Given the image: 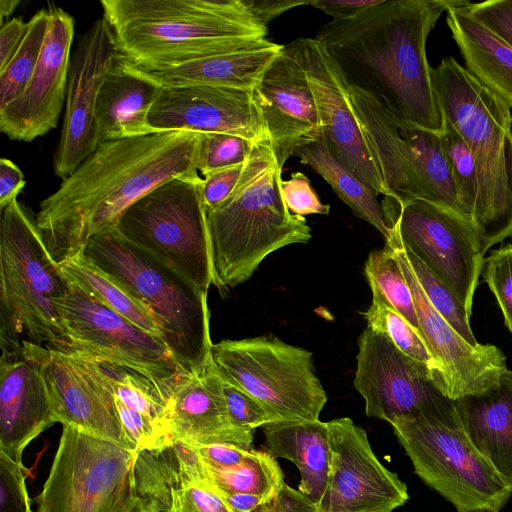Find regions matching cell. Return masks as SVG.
Here are the masks:
<instances>
[{"label": "cell", "instance_id": "6da1fadb", "mask_svg": "<svg viewBox=\"0 0 512 512\" xmlns=\"http://www.w3.org/2000/svg\"><path fill=\"white\" fill-rule=\"evenodd\" d=\"M467 2L381 0L353 19L326 23L315 39L346 84L396 118L441 133L444 119L425 46L440 15Z\"/></svg>", "mask_w": 512, "mask_h": 512}, {"label": "cell", "instance_id": "7a4b0ae2", "mask_svg": "<svg viewBox=\"0 0 512 512\" xmlns=\"http://www.w3.org/2000/svg\"><path fill=\"white\" fill-rule=\"evenodd\" d=\"M199 139L196 132L166 131L101 142L39 204L35 222L53 259L59 263L80 252L155 187L200 175Z\"/></svg>", "mask_w": 512, "mask_h": 512}, {"label": "cell", "instance_id": "3957f363", "mask_svg": "<svg viewBox=\"0 0 512 512\" xmlns=\"http://www.w3.org/2000/svg\"><path fill=\"white\" fill-rule=\"evenodd\" d=\"M122 58L161 68L233 52L266 37L242 0H101Z\"/></svg>", "mask_w": 512, "mask_h": 512}, {"label": "cell", "instance_id": "277c9868", "mask_svg": "<svg viewBox=\"0 0 512 512\" xmlns=\"http://www.w3.org/2000/svg\"><path fill=\"white\" fill-rule=\"evenodd\" d=\"M444 121L475 160L478 198L471 217L481 252L512 236L511 107L453 57L431 69Z\"/></svg>", "mask_w": 512, "mask_h": 512}, {"label": "cell", "instance_id": "5b68a950", "mask_svg": "<svg viewBox=\"0 0 512 512\" xmlns=\"http://www.w3.org/2000/svg\"><path fill=\"white\" fill-rule=\"evenodd\" d=\"M281 171L268 140L255 143L232 194L206 212L213 285L220 290L247 281L272 252L311 239L305 218L284 202Z\"/></svg>", "mask_w": 512, "mask_h": 512}, {"label": "cell", "instance_id": "8992f818", "mask_svg": "<svg viewBox=\"0 0 512 512\" xmlns=\"http://www.w3.org/2000/svg\"><path fill=\"white\" fill-rule=\"evenodd\" d=\"M82 251L149 311L186 374L212 360L208 293L127 241L115 227L92 235Z\"/></svg>", "mask_w": 512, "mask_h": 512}, {"label": "cell", "instance_id": "52a82bcc", "mask_svg": "<svg viewBox=\"0 0 512 512\" xmlns=\"http://www.w3.org/2000/svg\"><path fill=\"white\" fill-rule=\"evenodd\" d=\"M67 278L49 253L35 220L16 200L0 208L1 357L22 342L56 348L63 339L57 302Z\"/></svg>", "mask_w": 512, "mask_h": 512}, {"label": "cell", "instance_id": "ba28073f", "mask_svg": "<svg viewBox=\"0 0 512 512\" xmlns=\"http://www.w3.org/2000/svg\"><path fill=\"white\" fill-rule=\"evenodd\" d=\"M115 228L205 293L214 282L202 177H176L128 207Z\"/></svg>", "mask_w": 512, "mask_h": 512}, {"label": "cell", "instance_id": "9c48e42d", "mask_svg": "<svg viewBox=\"0 0 512 512\" xmlns=\"http://www.w3.org/2000/svg\"><path fill=\"white\" fill-rule=\"evenodd\" d=\"M137 453L63 426L37 512H149L136 483Z\"/></svg>", "mask_w": 512, "mask_h": 512}, {"label": "cell", "instance_id": "30bf717a", "mask_svg": "<svg viewBox=\"0 0 512 512\" xmlns=\"http://www.w3.org/2000/svg\"><path fill=\"white\" fill-rule=\"evenodd\" d=\"M346 86L389 198L399 204L424 200L467 219L444 156L440 133L402 121L361 90Z\"/></svg>", "mask_w": 512, "mask_h": 512}, {"label": "cell", "instance_id": "8fae6325", "mask_svg": "<svg viewBox=\"0 0 512 512\" xmlns=\"http://www.w3.org/2000/svg\"><path fill=\"white\" fill-rule=\"evenodd\" d=\"M66 278V293L57 302L64 335L53 349L79 353L139 375L154 386L167 405L187 374L166 344Z\"/></svg>", "mask_w": 512, "mask_h": 512}, {"label": "cell", "instance_id": "7c38bea8", "mask_svg": "<svg viewBox=\"0 0 512 512\" xmlns=\"http://www.w3.org/2000/svg\"><path fill=\"white\" fill-rule=\"evenodd\" d=\"M218 373L283 421L319 420L327 402L311 352L267 336L213 344Z\"/></svg>", "mask_w": 512, "mask_h": 512}, {"label": "cell", "instance_id": "4fadbf2b", "mask_svg": "<svg viewBox=\"0 0 512 512\" xmlns=\"http://www.w3.org/2000/svg\"><path fill=\"white\" fill-rule=\"evenodd\" d=\"M391 426L414 472L458 512H500L504 508L512 494L510 488L461 427L430 419L398 421Z\"/></svg>", "mask_w": 512, "mask_h": 512}, {"label": "cell", "instance_id": "5bb4252c", "mask_svg": "<svg viewBox=\"0 0 512 512\" xmlns=\"http://www.w3.org/2000/svg\"><path fill=\"white\" fill-rule=\"evenodd\" d=\"M354 387L368 417L391 425L430 419L460 427L443 382L425 365L400 351L384 334L366 328L359 337Z\"/></svg>", "mask_w": 512, "mask_h": 512}, {"label": "cell", "instance_id": "9a60e30c", "mask_svg": "<svg viewBox=\"0 0 512 512\" xmlns=\"http://www.w3.org/2000/svg\"><path fill=\"white\" fill-rule=\"evenodd\" d=\"M382 207L388 227H396L403 244L452 290L471 315L484 264L471 222L419 199L399 204L384 197Z\"/></svg>", "mask_w": 512, "mask_h": 512}, {"label": "cell", "instance_id": "2e32d148", "mask_svg": "<svg viewBox=\"0 0 512 512\" xmlns=\"http://www.w3.org/2000/svg\"><path fill=\"white\" fill-rule=\"evenodd\" d=\"M119 56L112 29L102 15L79 37L71 57L63 124L53 160L56 176H69L100 144L98 96Z\"/></svg>", "mask_w": 512, "mask_h": 512}, {"label": "cell", "instance_id": "e0dca14e", "mask_svg": "<svg viewBox=\"0 0 512 512\" xmlns=\"http://www.w3.org/2000/svg\"><path fill=\"white\" fill-rule=\"evenodd\" d=\"M29 345L42 366L57 422L135 449L124 434L112 380L102 363L75 352Z\"/></svg>", "mask_w": 512, "mask_h": 512}, {"label": "cell", "instance_id": "ac0fdd59", "mask_svg": "<svg viewBox=\"0 0 512 512\" xmlns=\"http://www.w3.org/2000/svg\"><path fill=\"white\" fill-rule=\"evenodd\" d=\"M289 45L307 75L330 153L377 195L389 197L335 62L315 38H297Z\"/></svg>", "mask_w": 512, "mask_h": 512}, {"label": "cell", "instance_id": "d6986e66", "mask_svg": "<svg viewBox=\"0 0 512 512\" xmlns=\"http://www.w3.org/2000/svg\"><path fill=\"white\" fill-rule=\"evenodd\" d=\"M329 477L320 512H359L398 508L409 499L408 487L374 454L366 431L348 417L327 422Z\"/></svg>", "mask_w": 512, "mask_h": 512}, {"label": "cell", "instance_id": "ffe728a7", "mask_svg": "<svg viewBox=\"0 0 512 512\" xmlns=\"http://www.w3.org/2000/svg\"><path fill=\"white\" fill-rule=\"evenodd\" d=\"M389 229L385 246L396 257L410 287L420 333L443 373L448 396L455 400L498 384L508 371L503 352L491 344H469L435 310L403 255L397 229L393 225Z\"/></svg>", "mask_w": 512, "mask_h": 512}, {"label": "cell", "instance_id": "44dd1931", "mask_svg": "<svg viewBox=\"0 0 512 512\" xmlns=\"http://www.w3.org/2000/svg\"><path fill=\"white\" fill-rule=\"evenodd\" d=\"M150 133L191 131L267 140L253 90L189 85L158 88L148 119Z\"/></svg>", "mask_w": 512, "mask_h": 512}, {"label": "cell", "instance_id": "7402d4cb", "mask_svg": "<svg viewBox=\"0 0 512 512\" xmlns=\"http://www.w3.org/2000/svg\"><path fill=\"white\" fill-rule=\"evenodd\" d=\"M49 23L37 67L24 92L0 108V129L9 138L30 142L58 124L66 100L74 37V18L48 5Z\"/></svg>", "mask_w": 512, "mask_h": 512}, {"label": "cell", "instance_id": "603a6c76", "mask_svg": "<svg viewBox=\"0 0 512 512\" xmlns=\"http://www.w3.org/2000/svg\"><path fill=\"white\" fill-rule=\"evenodd\" d=\"M253 92L267 140L282 169L298 147L322 136L311 86L289 43L283 45Z\"/></svg>", "mask_w": 512, "mask_h": 512}, {"label": "cell", "instance_id": "cb8c5ba5", "mask_svg": "<svg viewBox=\"0 0 512 512\" xmlns=\"http://www.w3.org/2000/svg\"><path fill=\"white\" fill-rule=\"evenodd\" d=\"M42 366L28 342L0 359V452L23 464L27 445L56 423Z\"/></svg>", "mask_w": 512, "mask_h": 512}, {"label": "cell", "instance_id": "d4e9b609", "mask_svg": "<svg viewBox=\"0 0 512 512\" xmlns=\"http://www.w3.org/2000/svg\"><path fill=\"white\" fill-rule=\"evenodd\" d=\"M166 411L173 438L196 446L227 443L253 449L254 431L239 429L228 418L221 377L212 360L181 378Z\"/></svg>", "mask_w": 512, "mask_h": 512}, {"label": "cell", "instance_id": "484cf974", "mask_svg": "<svg viewBox=\"0 0 512 512\" xmlns=\"http://www.w3.org/2000/svg\"><path fill=\"white\" fill-rule=\"evenodd\" d=\"M283 45L266 38L250 47L161 68L137 66L119 56L128 73L158 88L210 85L253 90Z\"/></svg>", "mask_w": 512, "mask_h": 512}, {"label": "cell", "instance_id": "4316f807", "mask_svg": "<svg viewBox=\"0 0 512 512\" xmlns=\"http://www.w3.org/2000/svg\"><path fill=\"white\" fill-rule=\"evenodd\" d=\"M459 425L477 452L512 492V377L454 400Z\"/></svg>", "mask_w": 512, "mask_h": 512}, {"label": "cell", "instance_id": "83f0119b", "mask_svg": "<svg viewBox=\"0 0 512 512\" xmlns=\"http://www.w3.org/2000/svg\"><path fill=\"white\" fill-rule=\"evenodd\" d=\"M134 469L139 495L149 512H167L174 492L210 483L198 446L176 438L161 448L138 450Z\"/></svg>", "mask_w": 512, "mask_h": 512}, {"label": "cell", "instance_id": "f1b7e54d", "mask_svg": "<svg viewBox=\"0 0 512 512\" xmlns=\"http://www.w3.org/2000/svg\"><path fill=\"white\" fill-rule=\"evenodd\" d=\"M264 446L274 457L290 460L298 468V490L319 505L329 477V429L320 420H290L263 426Z\"/></svg>", "mask_w": 512, "mask_h": 512}, {"label": "cell", "instance_id": "f546056e", "mask_svg": "<svg viewBox=\"0 0 512 512\" xmlns=\"http://www.w3.org/2000/svg\"><path fill=\"white\" fill-rule=\"evenodd\" d=\"M449 8L446 22L469 70L512 107V49L465 8Z\"/></svg>", "mask_w": 512, "mask_h": 512}, {"label": "cell", "instance_id": "4dcf8cb0", "mask_svg": "<svg viewBox=\"0 0 512 512\" xmlns=\"http://www.w3.org/2000/svg\"><path fill=\"white\" fill-rule=\"evenodd\" d=\"M158 87L119 64L108 75L97 101L100 143L151 134L147 119Z\"/></svg>", "mask_w": 512, "mask_h": 512}, {"label": "cell", "instance_id": "1f68e13d", "mask_svg": "<svg viewBox=\"0 0 512 512\" xmlns=\"http://www.w3.org/2000/svg\"><path fill=\"white\" fill-rule=\"evenodd\" d=\"M293 156L318 173L355 216L375 227L385 239L389 236L377 194L330 153L322 136L298 147Z\"/></svg>", "mask_w": 512, "mask_h": 512}, {"label": "cell", "instance_id": "d6a6232c", "mask_svg": "<svg viewBox=\"0 0 512 512\" xmlns=\"http://www.w3.org/2000/svg\"><path fill=\"white\" fill-rule=\"evenodd\" d=\"M62 272L134 325L161 338L149 311L81 250L58 263ZM163 341V340H162Z\"/></svg>", "mask_w": 512, "mask_h": 512}, {"label": "cell", "instance_id": "836d02e7", "mask_svg": "<svg viewBox=\"0 0 512 512\" xmlns=\"http://www.w3.org/2000/svg\"><path fill=\"white\" fill-rule=\"evenodd\" d=\"M209 482L221 494L246 493L265 502L276 496L284 485L282 470L268 451L251 449L245 459L228 469L207 468Z\"/></svg>", "mask_w": 512, "mask_h": 512}, {"label": "cell", "instance_id": "e575fe53", "mask_svg": "<svg viewBox=\"0 0 512 512\" xmlns=\"http://www.w3.org/2000/svg\"><path fill=\"white\" fill-rule=\"evenodd\" d=\"M369 286L372 303L364 313L367 327L384 334L405 355L428 367L446 389L443 373L421 333L391 306L373 284Z\"/></svg>", "mask_w": 512, "mask_h": 512}, {"label": "cell", "instance_id": "d590c367", "mask_svg": "<svg viewBox=\"0 0 512 512\" xmlns=\"http://www.w3.org/2000/svg\"><path fill=\"white\" fill-rule=\"evenodd\" d=\"M49 23L47 8L38 10L28 21V30L16 54L0 72V108L18 98L37 67Z\"/></svg>", "mask_w": 512, "mask_h": 512}, {"label": "cell", "instance_id": "8d00e7d4", "mask_svg": "<svg viewBox=\"0 0 512 512\" xmlns=\"http://www.w3.org/2000/svg\"><path fill=\"white\" fill-rule=\"evenodd\" d=\"M365 275L391 306L420 332L415 305L410 287L391 250L384 246L373 251L365 262Z\"/></svg>", "mask_w": 512, "mask_h": 512}, {"label": "cell", "instance_id": "74e56055", "mask_svg": "<svg viewBox=\"0 0 512 512\" xmlns=\"http://www.w3.org/2000/svg\"><path fill=\"white\" fill-rule=\"evenodd\" d=\"M399 239L403 255L428 301L464 340L469 344L478 345L469 323L471 315L465 306L452 290L403 244L400 235Z\"/></svg>", "mask_w": 512, "mask_h": 512}, {"label": "cell", "instance_id": "f35d334b", "mask_svg": "<svg viewBox=\"0 0 512 512\" xmlns=\"http://www.w3.org/2000/svg\"><path fill=\"white\" fill-rule=\"evenodd\" d=\"M440 140L459 203L471 222L478 198V179L475 160L464 140L451 124L444 121Z\"/></svg>", "mask_w": 512, "mask_h": 512}, {"label": "cell", "instance_id": "ab89813d", "mask_svg": "<svg viewBox=\"0 0 512 512\" xmlns=\"http://www.w3.org/2000/svg\"><path fill=\"white\" fill-rule=\"evenodd\" d=\"M102 364L111 377L116 398L129 408L168 425L166 404L148 380L118 366Z\"/></svg>", "mask_w": 512, "mask_h": 512}, {"label": "cell", "instance_id": "60d3db41", "mask_svg": "<svg viewBox=\"0 0 512 512\" xmlns=\"http://www.w3.org/2000/svg\"><path fill=\"white\" fill-rule=\"evenodd\" d=\"M254 142L232 134L200 133L197 170L201 176L243 164L253 149Z\"/></svg>", "mask_w": 512, "mask_h": 512}, {"label": "cell", "instance_id": "b9f144b4", "mask_svg": "<svg viewBox=\"0 0 512 512\" xmlns=\"http://www.w3.org/2000/svg\"><path fill=\"white\" fill-rule=\"evenodd\" d=\"M220 377L228 418L233 426L239 429L254 431L257 427L283 421L277 413L266 407L256 398L235 386L221 375Z\"/></svg>", "mask_w": 512, "mask_h": 512}, {"label": "cell", "instance_id": "7bdbcfd3", "mask_svg": "<svg viewBox=\"0 0 512 512\" xmlns=\"http://www.w3.org/2000/svg\"><path fill=\"white\" fill-rule=\"evenodd\" d=\"M115 403L124 434L133 448L157 449L173 440L167 424L155 421L129 408L116 397Z\"/></svg>", "mask_w": 512, "mask_h": 512}, {"label": "cell", "instance_id": "ee69618b", "mask_svg": "<svg viewBox=\"0 0 512 512\" xmlns=\"http://www.w3.org/2000/svg\"><path fill=\"white\" fill-rule=\"evenodd\" d=\"M482 274L500 306L505 325L512 333V243L491 253L483 264Z\"/></svg>", "mask_w": 512, "mask_h": 512}, {"label": "cell", "instance_id": "f6af8a7d", "mask_svg": "<svg viewBox=\"0 0 512 512\" xmlns=\"http://www.w3.org/2000/svg\"><path fill=\"white\" fill-rule=\"evenodd\" d=\"M24 464L0 452V512H33Z\"/></svg>", "mask_w": 512, "mask_h": 512}, {"label": "cell", "instance_id": "bcb514c9", "mask_svg": "<svg viewBox=\"0 0 512 512\" xmlns=\"http://www.w3.org/2000/svg\"><path fill=\"white\" fill-rule=\"evenodd\" d=\"M167 512H231L211 483L194 484L173 493Z\"/></svg>", "mask_w": 512, "mask_h": 512}, {"label": "cell", "instance_id": "7dc6e473", "mask_svg": "<svg viewBox=\"0 0 512 512\" xmlns=\"http://www.w3.org/2000/svg\"><path fill=\"white\" fill-rule=\"evenodd\" d=\"M281 190L288 210L294 215H327L330 211V206L321 203L310 180L302 172L292 173L288 180H282Z\"/></svg>", "mask_w": 512, "mask_h": 512}, {"label": "cell", "instance_id": "c3c4849f", "mask_svg": "<svg viewBox=\"0 0 512 512\" xmlns=\"http://www.w3.org/2000/svg\"><path fill=\"white\" fill-rule=\"evenodd\" d=\"M465 8L485 28L512 49V0L469 2Z\"/></svg>", "mask_w": 512, "mask_h": 512}, {"label": "cell", "instance_id": "681fc988", "mask_svg": "<svg viewBox=\"0 0 512 512\" xmlns=\"http://www.w3.org/2000/svg\"><path fill=\"white\" fill-rule=\"evenodd\" d=\"M245 163L202 177V196L206 212L215 210L232 194L242 176Z\"/></svg>", "mask_w": 512, "mask_h": 512}, {"label": "cell", "instance_id": "f907efd6", "mask_svg": "<svg viewBox=\"0 0 512 512\" xmlns=\"http://www.w3.org/2000/svg\"><path fill=\"white\" fill-rule=\"evenodd\" d=\"M252 512H320L316 503L298 489L284 483L279 493Z\"/></svg>", "mask_w": 512, "mask_h": 512}, {"label": "cell", "instance_id": "816d5d0a", "mask_svg": "<svg viewBox=\"0 0 512 512\" xmlns=\"http://www.w3.org/2000/svg\"><path fill=\"white\" fill-rule=\"evenodd\" d=\"M198 449L205 466L211 469L232 468L240 464L251 450L227 443L202 445Z\"/></svg>", "mask_w": 512, "mask_h": 512}, {"label": "cell", "instance_id": "f5cc1de1", "mask_svg": "<svg viewBox=\"0 0 512 512\" xmlns=\"http://www.w3.org/2000/svg\"><path fill=\"white\" fill-rule=\"evenodd\" d=\"M28 30V22L13 17L0 29V72L3 71L21 46Z\"/></svg>", "mask_w": 512, "mask_h": 512}, {"label": "cell", "instance_id": "db71d44e", "mask_svg": "<svg viewBox=\"0 0 512 512\" xmlns=\"http://www.w3.org/2000/svg\"><path fill=\"white\" fill-rule=\"evenodd\" d=\"M381 0H310L309 5L332 16L333 20L353 19Z\"/></svg>", "mask_w": 512, "mask_h": 512}, {"label": "cell", "instance_id": "11a10c76", "mask_svg": "<svg viewBox=\"0 0 512 512\" xmlns=\"http://www.w3.org/2000/svg\"><path fill=\"white\" fill-rule=\"evenodd\" d=\"M248 12L262 25L267 24L282 13L302 5L310 0H242Z\"/></svg>", "mask_w": 512, "mask_h": 512}, {"label": "cell", "instance_id": "9f6ffc18", "mask_svg": "<svg viewBox=\"0 0 512 512\" xmlns=\"http://www.w3.org/2000/svg\"><path fill=\"white\" fill-rule=\"evenodd\" d=\"M25 179L20 168L10 159L0 160V208L17 199L25 187Z\"/></svg>", "mask_w": 512, "mask_h": 512}, {"label": "cell", "instance_id": "6f0895ef", "mask_svg": "<svg viewBox=\"0 0 512 512\" xmlns=\"http://www.w3.org/2000/svg\"><path fill=\"white\" fill-rule=\"evenodd\" d=\"M231 512H252L265 501L256 495L246 493L221 494Z\"/></svg>", "mask_w": 512, "mask_h": 512}, {"label": "cell", "instance_id": "680465c9", "mask_svg": "<svg viewBox=\"0 0 512 512\" xmlns=\"http://www.w3.org/2000/svg\"><path fill=\"white\" fill-rule=\"evenodd\" d=\"M20 3H21L20 0H1L0 1L1 25L3 24L4 18L10 16Z\"/></svg>", "mask_w": 512, "mask_h": 512}, {"label": "cell", "instance_id": "91938a15", "mask_svg": "<svg viewBox=\"0 0 512 512\" xmlns=\"http://www.w3.org/2000/svg\"><path fill=\"white\" fill-rule=\"evenodd\" d=\"M394 509L395 508H393V507L385 506V507H378V508H374V509L363 510V511H359V512H392Z\"/></svg>", "mask_w": 512, "mask_h": 512}, {"label": "cell", "instance_id": "94428289", "mask_svg": "<svg viewBox=\"0 0 512 512\" xmlns=\"http://www.w3.org/2000/svg\"><path fill=\"white\" fill-rule=\"evenodd\" d=\"M469 512H495L492 510H476V511H469Z\"/></svg>", "mask_w": 512, "mask_h": 512}, {"label": "cell", "instance_id": "6125c7cd", "mask_svg": "<svg viewBox=\"0 0 512 512\" xmlns=\"http://www.w3.org/2000/svg\"><path fill=\"white\" fill-rule=\"evenodd\" d=\"M510 375H511V377H512V372H511V371H510Z\"/></svg>", "mask_w": 512, "mask_h": 512}]
</instances>
